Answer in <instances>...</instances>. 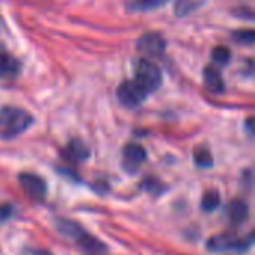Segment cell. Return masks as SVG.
Listing matches in <instances>:
<instances>
[{
  "label": "cell",
  "instance_id": "cell-1",
  "mask_svg": "<svg viewBox=\"0 0 255 255\" xmlns=\"http://www.w3.org/2000/svg\"><path fill=\"white\" fill-rule=\"evenodd\" d=\"M57 230L63 236L76 242V245L81 248V251L85 255L108 254V248L105 247L103 242H100L99 239L91 236L88 232H85L82 229L81 224H78L72 220H58L57 221Z\"/></svg>",
  "mask_w": 255,
  "mask_h": 255
},
{
  "label": "cell",
  "instance_id": "cell-2",
  "mask_svg": "<svg viewBox=\"0 0 255 255\" xmlns=\"http://www.w3.org/2000/svg\"><path fill=\"white\" fill-rule=\"evenodd\" d=\"M31 115L13 106H4L0 111V137L1 139H13L24 133L31 126Z\"/></svg>",
  "mask_w": 255,
  "mask_h": 255
},
{
  "label": "cell",
  "instance_id": "cell-3",
  "mask_svg": "<svg viewBox=\"0 0 255 255\" xmlns=\"http://www.w3.org/2000/svg\"><path fill=\"white\" fill-rule=\"evenodd\" d=\"M254 236L250 235L248 238H238L233 233H221L212 236L206 242V250L211 253H245L251 248Z\"/></svg>",
  "mask_w": 255,
  "mask_h": 255
},
{
  "label": "cell",
  "instance_id": "cell-4",
  "mask_svg": "<svg viewBox=\"0 0 255 255\" xmlns=\"http://www.w3.org/2000/svg\"><path fill=\"white\" fill-rule=\"evenodd\" d=\"M134 81L146 91H155L163 81V75L160 67L149 61V60H140L134 66Z\"/></svg>",
  "mask_w": 255,
  "mask_h": 255
},
{
  "label": "cell",
  "instance_id": "cell-5",
  "mask_svg": "<svg viewBox=\"0 0 255 255\" xmlns=\"http://www.w3.org/2000/svg\"><path fill=\"white\" fill-rule=\"evenodd\" d=\"M146 96H148V93L136 81H126L117 90V97H118L120 103L127 108L140 106L145 102Z\"/></svg>",
  "mask_w": 255,
  "mask_h": 255
},
{
  "label": "cell",
  "instance_id": "cell-6",
  "mask_svg": "<svg viewBox=\"0 0 255 255\" xmlns=\"http://www.w3.org/2000/svg\"><path fill=\"white\" fill-rule=\"evenodd\" d=\"M137 49L148 57H157L164 52L166 40L158 33H146L137 40Z\"/></svg>",
  "mask_w": 255,
  "mask_h": 255
},
{
  "label": "cell",
  "instance_id": "cell-7",
  "mask_svg": "<svg viewBox=\"0 0 255 255\" xmlns=\"http://www.w3.org/2000/svg\"><path fill=\"white\" fill-rule=\"evenodd\" d=\"M146 160V151L137 143H128L123 149V166L128 172L137 170Z\"/></svg>",
  "mask_w": 255,
  "mask_h": 255
},
{
  "label": "cell",
  "instance_id": "cell-8",
  "mask_svg": "<svg viewBox=\"0 0 255 255\" xmlns=\"http://www.w3.org/2000/svg\"><path fill=\"white\" fill-rule=\"evenodd\" d=\"M18 181L25 194L31 199H42L46 194V182L34 173H21Z\"/></svg>",
  "mask_w": 255,
  "mask_h": 255
},
{
  "label": "cell",
  "instance_id": "cell-9",
  "mask_svg": "<svg viewBox=\"0 0 255 255\" xmlns=\"http://www.w3.org/2000/svg\"><path fill=\"white\" fill-rule=\"evenodd\" d=\"M226 215L229 218L230 223L233 224H242L244 221H247L248 215H250V206L245 200L242 199H235L230 203H227L226 206Z\"/></svg>",
  "mask_w": 255,
  "mask_h": 255
},
{
  "label": "cell",
  "instance_id": "cell-10",
  "mask_svg": "<svg viewBox=\"0 0 255 255\" xmlns=\"http://www.w3.org/2000/svg\"><path fill=\"white\" fill-rule=\"evenodd\" d=\"M64 157L70 161H75V163H81L84 160H87L90 157V149L87 148V145L79 140V139H75L72 140L67 148L64 149Z\"/></svg>",
  "mask_w": 255,
  "mask_h": 255
},
{
  "label": "cell",
  "instance_id": "cell-11",
  "mask_svg": "<svg viewBox=\"0 0 255 255\" xmlns=\"http://www.w3.org/2000/svg\"><path fill=\"white\" fill-rule=\"evenodd\" d=\"M203 82L205 87L211 93H223L224 91V81L221 78V73L215 67H205L203 69Z\"/></svg>",
  "mask_w": 255,
  "mask_h": 255
},
{
  "label": "cell",
  "instance_id": "cell-12",
  "mask_svg": "<svg viewBox=\"0 0 255 255\" xmlns=\"http://www.w3.org/2000/svg\"><path fill=\"white\" fill-rule=\"evenodd\" d=\"M18 72V64L13 57H10L6 51L0 49V78L12 76Z\"/></svg>",
  "mask_w": 255,
  "mask_h": 255
},
{
  "label": "cell",
  "instance_id": "cell-13",
  "mask_svg": "<svg viewBox=\"0 0 255 255\" xmlns=\"http://www.w3.org/2000/svg\"><path fill=\"white\" fill-rule=\"evenodd\" d=\"M193 158H194V164H196L197 167H200V169H208V167H211L212 163H214V158H212L211 151H209L208 148H205V146H199V148L194 151Z\"/></svg>",
  "mask_w": 255,
  "mask_h": 255
},
{
  "label": "cell",
  "instance_id": "cell-14",
  "mask_svg": "<svg viewBox=\"0 0 255 255\" xmlns=\"http://www.w3.org/2000/svg\"><path fill=\"white\" fill-rule=\"evenodd\" d=\"M221 203V196L217 190H209L203 194L202 199V208L206 212H214Z\"/></svg>",
  "mask_w": 255,
  "mask_h": 255
},
{
  "label": "cell",
  "instance_id": "cell-15",
  "mask_svg": "<svg viewBox=\"0 0 255 255\" xmlns=\"http://www.w3.org/2000/svg\"><path fill=\"white\" fill-rule=\"evenodd\" d=\"M167 1L169 0H131V3L128 4V9L137 10V12L151 10V9H155V7H160V6L166 4Z\"/></svg>",
  "mask_w": 255,
  "mask_h": 255
},
{
  "label": "cell",
  "instance_id": "cell-16",
  "mask_svg": "<svg viewBox=\"0 0 255 255\" xmlns=\"http://www.w3.org/2000/svg\"><path fill=\"white\" fill-rule=\"evenodd\" d=\"M232 58V52L226 48V46H215V49L212 51V60L220 64V66H226Z\"/></svg>",
  "mask_w": 255,
  "mask_h": 255
},
{
  "label": "cell",
  "instance_id": "cell-17",
  "mask_svg": "<svg viewBox=\"0 0 255 255\" xmlns=\"http://www.w3.org/2000/svg\"><path fill=\"white\" fill-rule=\"evenodd\" d=\"M199 6V3L196 0H178L175 4V12L178 16H184L188 15L191 10H194Z\"/></svg>",
  "mask_w": 255,
  "mask_h": 255
},
{
  "label": "cell",
  "instance_id": "cell-18",
  "mask_svg": "<svg viewBox=\"0 0 255 255\" xmlns=\"http://www.w3.org/2000/svg\"><path fill=\"white\" fill-rule=\"evenodd\" d=\"M233 37L241 42V43H247V45H251L254 43L255 40V33L253 30H238L233 33Z\"/></svg>",
  "mask_w": 255,
  "mask_h": 255
},
{
  "label": "cell",
  "instance_id": "cell-19",
  "mask_svg": "<svg viewBox=\"0 0 255 255\" xmlns=\"http://www.w3.org/2000/svg\"><path fill=\"white\" fill-rule=\"evenodd\" d=\"M163 184L160 182V181H157V179H152V178H149V179H145L143 182H142V187L148 191V193H151V194H160L161 191H163V187H161Z\"/></svg>",
  "mask_w": 255,
  "mask_h": 255
},
{
  "label": "cell",
  "instance_id": "cell-20",
  "mask_svg": "<svg viewBox=\"0 0 255 255\" xmlns=\"http://www.w3.org/2000/svg\"><path fill=\"white\" fill-rule=\"evenodd\" d=\"M10 215H12V206H10V205H7V203L0 205V223H3V221L9 220V218H10Z\"/></svg>",
  "mask_w": 255,
  "mask_h": 255
},
{
  "label": "cell",
  "instance_id": "cell-21",
  "mask_svg": "<svg viewBox=\"0 0 255 255\" xmlns=\"http://www.w3.org/2000/svg\"><path fill=\"white\" fill-rule=\"evenodd\" d=\"M27 255H51L45 251H27Z\"/></svg>",
  "mask_w": 255,
  "mask_h": 255
}]
</instances>
